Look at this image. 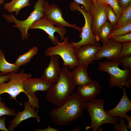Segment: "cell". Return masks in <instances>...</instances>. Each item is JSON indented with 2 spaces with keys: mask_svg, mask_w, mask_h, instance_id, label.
<instances>
[{
  "mask_svg": "<svg viewBox=\"0 0 131 131\" xmlns=\"http://www.w3.org/2000/svg\"><path fill=\"white\" fill-rule=\"evenodd\" d=\"M87 103L77 92L73 93L61 106L51 111L50 117L57 125H68L82 115Z\"/></svg>",
  "mask_w": 131,
  "mask_h": 131,
  "instance_id": "1",
  "label": "cell"
},
{
  "mask_svg": "<svg viewBox=\"0 0 131 131\" xmlns=\"http://www.w3.org/2000/svg\"><path fill=\"white\" fill-rule=\"evenodd\" d=\"M76 85L67 67L64 66L57 81L47 91L46 99L59 106L73 93Z\"/></svg>",
  "mask_w": 131,
  "mask_h": 131,
  "instance_id": "2",
  "label": "cell"
},
{
  "mask_svg": "<svg viewBox=\"0 0 131 131\" xmlns=\"http://www.w3.org/2000/svg\"><path fill=\"white\" fill-rule=\"evenodd\" d=\"M121 64L119 61L107 60L98 63V70L110 75L108 82L110 88L118 87L122 89L124 86L129 88L131 85V69H121L119 66Z\"/></svg>",
  "mask_w": 131,
  "mask_h": 131,
  "instance_id": "3",
  "label": "cell"
},
{
  "mask_svg": "<svg viewBox=\"0 0 131 131\" xmlns=\"http://www.w3.org/2000/svg\"><path fill=\"white\" fill-rule=\"evenodd\" d=\"M90 100L87 101L86 109L89 114L91 123L90 126L86 128V130L92 129V131H96L104 124H114L120 120L119 117L110 116L104 110L105 100L93 98Z\"/></svg>",
  "mask_w": 131,
  "mask_h": 131,
  "instance_id": "4",
  "label": "cell"
},
{
  "mask_svg": "<svg viewBox=\"0 0 131 131\" xmlns=\"http://www.w3.org/2000/svg\"><path fill=\"white\" fill-rule=\"evenodd\" d=\"M46 0H37L33 6L34 10L25 20L20 21L16 19L13 14H3L2 16L8 23H14L13 27L17 28L20 31L22 41L28 39L30 34L28 33L32 25L36 21L43 18L44 6Z\"/></svg>",
  "mask_w": 131,
  "mask_h": 131,
  "instance_id": "5",
  "label": "cell"
},
{
  "mask_svg": "<svg viewBox=\"0 0 131 131\" xmlns=\"http://www.w3.org/2000/svg\"><path fill=\"white\" fill-rule=\"evenodd\" d=\"M55 37L56 45L48 48L45 51V55L49 56L56 55L60 56L63 61L62 65L70 69L78 66L79 64L76 58L74 48L72 42H69L68 37H65L62 42L59 41L57 36Z\"/></svg>",
  "mask_w": 131,
  "mask_h": 131,
  "instance_id": "6",
  "label": "cell"
},
{
  "mask_svg": "<svg viewBox=\"0 0 131 131\" xmlns=\"http://www.w3.org/2000/svg\"><path fill=\"white\" fill-rule=\"evenodd\" d=\"M23 69L18 73L14 72L8 73L9 81L8 82L0 83V101L1 99L0 95L4 93L8 94L10 99L15 100H16L17 96L21 92L25 93L23 82L26 79L31 77L32 75L30 73H25Z\"/></svg>",
  "mask_w": 131,
  "mask_h": 131,
  "instance_id": "7",
  "label": "cell"
},
{
  "mask_svg": "<svg viewBox=\"0 0 131 131\" xmlns=\"http://www.w3.org/2000/svg\"><path fill=\"white\" fill-rule=\"evenodd\" d=\"M69 8L72 11L77 10L81 12L83 16L85 21L84 25L81 28L82 31L79 35L81 39L77 42H72L74 49L83 45L89 44L93 45L97 43L98 42L91 31L92 19L90 13L86 12L82 7L81 8L79 4L74 1L70 3Z\"/></svg>",
  "mask_w": 131,
  "mask_h": 131,
  "instance_id": "8",
  "label": "cell"
},
{
  "mask_svg": "<svg viewBox=\"0 0 131 131\" xmlns=\"http://www.w3.org/2000/svg\"><path fill=\"white\" fill-rule=\"evenodd\" d=\"M53 84L41 77L40 78L31 77L25 80L24 82V90L27 96L28 100L32 107L37 110L39 107V100L35 94L38 91H48Z\"/></svg>",
  "mask_w": 131,
  "mask_h": 131,
  "instance_id": "9",
  "label": "cell"
},
{
  "mask_svg": "<svg viewBox=\"0 0 131 131\" xmlns=\"http://www.w3.org/2000/svg\"><path fill=\"white\" fill-rule=\"evenodd\" d=\"M44 13L43 18L51 22L57 26L64 28L72 27L78 30L81 33L82 28L75 24L70 23L63 18L62 10L57 5H50L45 2L44 6Z\"/></svg>",
  "mask_w": 131,
  "mask_h": 131,
  "instance_id": "10",
  "label": "cell"
},
{
  "mask_svg": "<svg viewBox=\"0 0 131 131\" xmlns=\"http://www.w3.org/2000/svg\"><path fill=\"white\" fill-rule=\"evenodd\" d=\"M107 4L98 0L93 2L90 13L92 19L91 31L95 38L99 29L107 20Z\"/></svg>",
  "mask_w": 131,
  "mask_h": 131,
  "instance_id": "11",
  "label": "cell"
},
{
  "mask_svg": "<svg viewBox=\"0 0 131 131\" xmlns=\"http://www.w3.org/2000/svg\"><path fill=\"white\" fill-rule=\"evenodd\" d=\"M121 47L122 43L109 39L101 46L96 54L95 60H99L105 57L108 61H118Z\"/></svg>",
  "mask_w": 131,
  "mask_h": 131,
  "instance_id": "12",
  "label": "cell"
},
{
  "mask_svg": "<svg viewBox=\"0 0 131 131\" xmlns=\"http://www.w3.org/2000/svg\"><path fill=\"white\" fill-rule=\"evenodd\" d=\"M101 46L98 42L93 45H83L74 49L76 59L79 64L89 65L93 63Z\"/></svg>",
  "mask_w": 131,
  "mask_h": 131,
  "instance_id": "13",
  "label": "cell"
},
{
  "mask_svg": "<svg viewBox=\"0 0 131 131\" xmlns=\"http://www.w3.org/2000/svg\"><path fill=\"white\" fill-rule=\"evenodd\" d=\"M51 22L44 18L36 21L32 25L30 29H38L45 31L48 35V37L54 46L56 44L54 33L57 32L59 34L60 41H62L65 37L66 29L64 28L56 27Z\"/></svg>",
  "mask_w": 131,
  "mask_h": 131,
  "instance_id": "14",
  "label": "cell"
},
{
  "mask_svg": "<svg viewBox=\"0 0 131 131\" xmlns=\"http://www.w3.org/2000/svg\"><path fill=\"white\" fill-rule=\"evenodd\" d=\"M24 108V110L22 111L16 113L14 117L11 121L10 124L8 127L9 131H13L22 121L31 117L36 119L38 122H40L41 120L40 117L37 112H35L29 101L25 102Z\"/></svg>",
  "mask_w": 131,
  "mask_h": 131,
  "instance_id": "15",
  "label": "cell"
},
{
  "mask_svg": "<svg viewBox=\"0 0 131 131\" xmlns=\"http://www.w3.org/2000/svg\"><path fill=\"white\" fill-rule=\"evenodd\" d=\"M49 57V65L45 68L41 77L54 84L58 80L61 70L58 61L59 56L55 55Z\"/></svg>",
  "mask_w": 131,
  "mask_h": 131,
  "instance_id": "16",
  "label": "cell"
},
{
  "mask_svg": "<svg viewBox=\"0 0 131 131\" xmlns=\"http://www.w3.org/2000/svg\"><path fill=\"white\" fill-rule=\"evenodd\" d=\"M101 88L98 82L93 80L89 83L78 86L76 92L82 99L87 101L99 94Z\"/></svg>",
  "mask_w": 131,
  "mask_h": 131,
  "instance_id": "17",
  "label": "cell"
},
{
  "mask_svg": "<svg viewBox=\"0 0 131 131\" xmlns=\"http://www.w3.org/2000/svg\"><path fill=\"white\" fill-rule=\"evenodd\" d=\"M122 90L123 95L117 106L111 109L106 111L110 116L123 118L124 115L131 110V101L127 97L125 88L123 87Z\"/></svg>",
  "mask_w": 131,
  "mask_h": 131,
  "instance_id": "18",
  "label": "cell"
},
{
  "mask_svg": "<svg viewBox=\"0 0 131 131\" xmlns=\"http://www.w3.org/2000/svg\"><path fill=\"white\" fill-rule=\"evenodd\" d=\"M88 65L79 64L70 71L71 76L76 85L79 86L83 85L89 83L93 81L88 74Z\"/></svg>",
  "mask_w": 131,
  "mask_h": 131,
  "instance_id": "19",
  "label": "cell"
},
{
  "mask_svg": "<svg viewBox=\"0 0 131 131\" xmlns=\"http://www.w3.org/2000/svg\"><path fill=\"white\" fill-rule=\"evenodd\" d=\"M30 0H12L6 3L3 6V8L9 13L16 12V15H18L19 11L23 8L31 5Z\"/></svg>",
  "mask_w": 131,
  "mask_h": 131,
  "instance_id": "20",
  "label": "cell"
},
{
  "mask_svg": "<svg viewBox=\"0 0 131 131\" xmlns=\"http://www.w3.org/2000/svg\"><path fill=\"white\" fill-rule=\"evenodd\" d=\"M19 69L15 63H11L7 61L3 51L0 50V72L2 75H5L11 72L17 73Z\"/></svg>",
  "mask_w": 131,
  "mask_h": 131,
  "instance_id": "21",
  "label": "cell"
},
{
  "mask_svg": "<svg viewBox=\"0 0 131 131\" xmlns=\"http://www.w3.org/2000/svg\"><path fill=\"white\" fill-rule=\"evenodd\" d=\"M113 30L112 25L107 21L99 29L95 39L98 42L101 41L103 44L109 40L108 37Z\"/></svg>",
  "mask_w": 131,
  "mask_h": 131,
  "instance_id": "22",
  "label": "cell"
},
{
  "mask_svg": "<svg viewBox=\"0 0 131 131\" xmlns=\"http://www.w3.org/2000/svg\"><path fill=\"white\" fill-rule=\"evenodd\" d=\"M38 50L37 47H33L27 52L19 55L15 63L19 67L25 65L29 63L34 56L37 54Z\"/></svg>",
  "mask_w": 131,
  "mask_h": 131,
  "instance_id": "23",
  "label": "cell"
},
{
  "mask_svg": "<svg viewBox=\"0 0 131 131\" xmlns=\"http://www.w3.org/2000/svg\"><path fill=\"white\" fill-rule=\"evenodd\" d=\"M131 33V21L113 30L108 37V39Z\"/></svg>",
  "mask_w": 131,
  "mask_h": 131,
  "instance_id": "24",
  "label": "cell"
},
{
  "mask_svg": "<svg viewBox=\"0 0 131 131\" xmlns=\"http://www.w3.org/2000/svg\"><path fill=\"white\" fill-rule=\"evenodd\" d=\"M131 21V4L123 9L122 14L118 20L115 29Z\"/></svg>",
  "mask_w": 131,
  "mask_h": 131,
  "instance_id": "25",
  "label": "cell"
},
{
  "mask_svg": "<svg viewBox=\"0 0 131 131\" xmlns=\"http://www.w3.org/2000/svg\"><path fill=\"white\" fill-rule=\"evenodd\" d=\"M16 113L13 109L7 106L4 102L1 100L0 101V118L4 115L14 117Z\"/></svg>",
  "mask_w": 131,
  "mask_h": 131,
  "instance_id": "26",
  "label": "cell"
},
{
  "mask_svg": "<svg viewBox=\"0 0 131 131\" xmlns=\"http://www.w3.org/2000/svg\"><path fill=\"white\" fill-rule=\"evenodd\" d=\"M106 4L109 5L112 8L116 15L118 20L121 16L123 11L119 5L117 0H105Z\"/></svg>",
  "mask_w": 131,
  "mask_h": 131,
  "instance_id": "27",
  "label": "cell"
},
{
  "mask_svg": "<svg viewBox=\"0 0 131 131\" xmlns=\"http://www.w3.org/2000/svg\"><path fill=\"white\" fill-rule=\"evenodd\" d=\"M107 20L112 25L113 29L117 24L118 19L112 8L108 4L107 7Z\"/></svg>",
  "mask_w": 131,
  "mask_h": 131,
  "instance_id": "28",
  "label": "cell"
},
{
  "mask_svg": "<svg viewBox=\"0 0 131 131\" xmlns=\"http://www.w3.org/2000/svg\"><path fill=\"white\" fill-rule=\"evenodd\" d=\"M128 56H131V41L125 42L122 43L119 58Z\"/></svg>",
  "mask_w": 131,
  "mask_h": 131,
  "instance_id": "29",
  "label": "cell"
},
{
  "mask_svg": "<svg viewBox=\"0 0 131 131\" xmlns=\"http://www.w3.org/2000/svg\"><path fill=\"white\" fill-rule=\"evenodd\" d=\"M74 1L79 4L82 5L84 8L87 12H90L93 5L92 0H74Z\"/></svg>",
  "mask_w": 131,
  "mask_h": 131,
  "instance_id": "30",
  "label": "cell"
},
{
  "mask_svg": "<svg viewBox=\"0 0 131 131\" xmlns=\"http://www.w3.org/2000/svg\"><path fill=\"white\" fill-rule=\"evenodd\" d=\"M118 61L124 69H131V56L121 57Z\"/></svg>",
  "mask_w": 131,
  "mask_h": 131,
  "instance_id": "31",
  "label": "cell"
},
{
  "mask_svg": "<svg viewBox=\"0 0 131 131\" xmlns=\"http://www.w3.org/2000/svg\"><path fill=\"white\" fill-rule=\"evenodd\" d=\"M111 39L122 43L125 42L131 41V33L115 37Z\"/></svg>",
  "mask_w": 131,
  "mask_h": 131,
  "instance_id": "32",
  "label": "cell"
},
{
  "mask_svg": "<svg viewBox=\"0 0 131 131\" xmlns=\"http://www.w3.org/2000/svg\"><path fill=\"white\" fill-rule=\"evenodd\" d=\"M120 122L115 123L113 128L114 130L115 131H128L126 124H125V121L123 118H120Z\"/></svg>",
  "mask_w": 131,
  "mask_h": 131,
  "instance_id": "33",
  "label": "cell"
},
{
  "mask_svg": "<svg viewBox=\"0 0 131 131\" xmlns=\"http://www.w3.org/2000/svg\"><path fill=\"white\" fill-rule=\"evenodd\" d=\"M120 6L123 9L131 4V0H117Z\"/></svg>",
  "mask_w": 131,
  "mask_h": 131,
  "instance_id": "34",
  "label": "cell"
},
{
  "mask_svg": "<svg viewBox=\"0 0 131 131\" xmlns=\"http://www.w3.org/2000/svg\"><path fill=\"white\" fill-rule=\"evenodd\" d=\"M6 118L5 116H2L0 118V131H9L5 125Z\"/></svg>",
  "mask_w": 131,
  "mask_h": 131,
  "instance_id": "35",
  "label": "cell"
},
{
  "mask_svg": "<svg viewBox=\"0 0 131 131\" xmlns=\"http://www.w3.org/2000/svg\"><path fill=\"white\" fill-rule=\"evenodd\" d=\"M125 118L127 124H126L127 129L131 130V117L128 115L126 114L124 115L123 118Z\"/></svg>",
  "mask_w": 131,
  "mask_h": 131,
  "instance_id": "36",
  "label": "cell"
},
{
  "mask_svg": "<svg viewBox=\"0 0 131 131\" xmlns=\"http://www.w3.org/2000/svg\"><path fill=\"white\" fill-rule=\"evenodd\" d=\"M9 81V74L5 75H2L0 72V83L6 82H8Z\"/></svg>",
  "mask_w": 131,
  "mask_h": 131,
  "instance_id": "37",
  "label": "cell"
},
{
  "mask_svg": "<svg viewBox=\"0 0 131 131\" xmlns=\"http://www.w3.org/2000/svg\"><path fill=\"white\" fill-rule=\"evenodd\" d=\"M50 123L48 127L44 129H38L35 131H58V130L57 129L53 128L50 127Z\"/></svg>",
  "mask_w": 131,
  "mask_h": 131,
  "instance_id": "38",
  "label": "cell"
},
{
  "mask_svg": "<svg viewBox=\"0 0 131 131\" xmlns=\"http://www.w3.org/2000/svg\"><path fill=\"white\" fill-rule=\"evenodd\" d=\"M92 0V1H93V2H95V1L96 0H98V1H101V2H102L103 3H106V2H105V0Z\"/></svg>",
  "mask_w": 131,
  "mask_h": 131,
  "instance_id": "39",
  "label": "cell"
},
{
  "mask_svg": "<svg viewBox=\"0 0 131 131\" xmlns=\"http://www.w3.org/2000/svg\"><path fill=\"white\" fill-rule=\"evenodd\" d=\"M5 0H0V5H1L4 2Z\"/></svg>",
  "mask_w": 131,
  "mask_h": 131,
  "instance_id": "40",
  "label": "cell"
},
{
  "mask_svg": "<svg viewBox=\"0 0 131 131\" xmlns=\"http://www.w3.org/2000/svg\"></svg>",
  "mask_w": 131,
  "mask_h": 131,
  "instance_id": "41",
  "label": "cell"
}]
</instances>
